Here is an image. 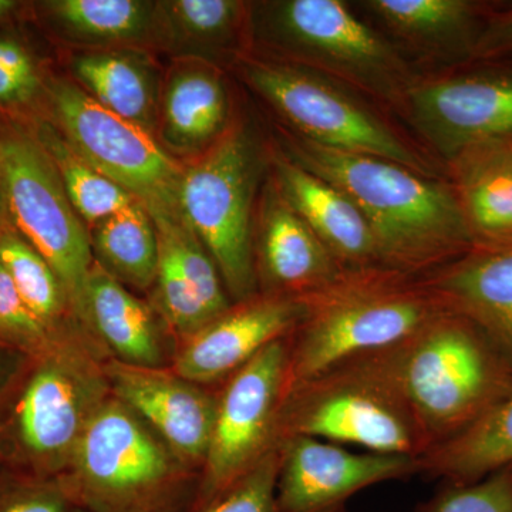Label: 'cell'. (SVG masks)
Listing matches in <instances>:
<instances>
[{
    "mask_svg": "<svg viewBox=\"0 0 512 512\" xmlns=\"http://www.w3.org/2000/svg\"><path fill=\"white\" fill-rule=\"evenodd\" d=\"M293 163L355 202L375 235L380 266L423 278L477 244L454 190L384 158L289 140Z\"/></svg>",
    "mask_w": 512,
    "mask_h": 512,
    "instance_id": "1",
    "label": "cell"
},
{
    "mask_svg": "<svg viewBox=\"0 0 512 512\" xmlns=\"http://www.w3.org/2000/svg\"><path fill=\"white\" fill-rule=\"evenodd\" d=\"M302 301L286 338V393L353 357L399 345L444 313L419 278L383 266L345 271Z\"/></svg>",
    "mask_w": 512,
    "mask_h": 512,
    "instance_id": "2",
    "label": "cell"
},
{
    "mask_svg": "<svg viewBox=\"0 0 512 512\" xmlns=\"http://www.w3.org/2000/svg\"><path fill=\"white\" fill-rule=\"evenodd\" d=\"M59 480L86 512H191L201 473L111 393Z\"/></svg>",
    "mask_w": 512,
    "mask_h": 512,
    "instance_id": "3",
    "label": "cell"
},
{
    "mask_svg": "<svg viewBox=\"0 0 512 512\" xmlns=\"http://www.w3.org/2000/svg\"><path fill=\"white\" fill-rule=\"evenodd\" d=\"M387 355L429 450L467 429L512 384L510 363L453 313H441Z\"/></svg>",
    "mask_w": 512,
    "mask_h": 512,
    "instance_id": "4",
    "label": "cell"
},
{
    "mask_svg": "<svg viewBox=\"0 0 512 512\" xmlns=\"http://www.w3.org/2000/svg\"><path fill=\"white\" fill-rule=\"evenodd\" d=\"M104 363L73 348L26 360L0 406V457L9 470L62 476L94 414L110 397Z\"/></svg>",
    "mask_w": 512,
    "mask_h": 512,
    "instance_id": "5",
    "label": "cell"
},
{
    "mask_svg": "<svg viewBox=\"0 0 512 512\" xmlns=\"http://www.w3.org/2000/svg\"><path fill=\"white\" fill-rule=\"evenodd\" d=\"M295 436L417 460L429 450L387 349L353 357L289 390L279 413L278 441Z\"/></svg>",
    "mask_w": 512,
    "mask_h": 512,
    "instance_id": "6",
    "label": "cell"
},
{
    "mask_svg": "<svg viewBox=\"0 0 512 512\" xmlns=\"http://www.w3.org/2000/svg\"><path fill=\"white\" fill-rule=\"evenodd\" d=\"M248 28L279 62L348 83L390 103L406 99V64L339 0H279L249 6Z\"/></svg>",
    "mask_w": 512,
    "mask_h": 512,
    "instance_id": "7",
    "label": "cell"
},
{
    "mask_svg": "<svg viewBox=\"0 0 512 512\" xmlns=\"http://www.w3.org/2000/svg\"><path fill=\"white\" fill-rule=\"evenodd\" d=\"M259 165L254 141L234 126L184 165L178 191L181 215L214 259L232 303L259 293L252 224Z\"/></svg>",
    "mask_w": 512,
    "mask_h": 512,
    "instance_id": "8",
    "label": "cell"
},
{
    "mask_svg": "<svg viewBox=\"0 0 512 512\" xmlns=\"http://www.w3.org/2000/svg\"><path fill=\"white\" fill-rule=\"evenodd\" d=\"M0 177L9 224L52 266L86 328L84 295L94 264L90 232L67 198L52 158L36 137L2 133Z\"/></svg>",
    "mask_w": 512,
    "mask_h": 512,
    "instance_id": "9",
    "label": "cell"
},
{
    "mask_svg": "<svg viewBox=\"0 0 512 512\" xmlns=\"http://www.w3.org/2000/svg\"><path fill=\"white\" fill-rule=\"evenodd\" d=\"M245 82L293 128L322 147L384 158L431 177L420 158L384 121L329 77L279 60L244 59Z\"/></svg>",
    "mask_w": 512,
    "mask_h": 512,
    "instance_id": "10",
    "label": "cell"
},
{
    "mask_svg": "<svg viewBox=\"0 0 512 512\" xmlns=\"http://www.w3.org/2000/svg\"><path fill=\"white\" fill-rule=\"evenodd\" d=\"M47 92L60 134L87 164L133 195L151 218L181 215L184 164L153 134L104 109L73 80H52Z\"/></svg>",
    "mask_w": 512,
    "mask_h": 512,
    "instance_id": "11",
    "label": "cell"
},
{
    "mask_svg": "<svg viewBox=\"0 0 512 512\" xmlns=\"http://www.w3.org/2000/svg\"><path fill=\"white\" fill-rule=\"evenodd\" d=\"M286 370L288 342L284 338L221 384L192 510L227 490L279 446L278 419L286 394Z\"/></svg>",
    "mask_w": 512,
    "mask_h": 512,
    "instance_id": "12",
    "label": "cell"
},
{
    "mask_svg": "<svg viewBox=\"0 0 512 512\" xmlns=\"http://www.w3.org/2000/svg\"><path fill=\"white\" fill-rule=\"evenodd\" d=\"M276 483L279 512H346L360 491L420 474L419 460L394 454L352 453L339 444L288 437Z\"/></svg>",
    "mask_w": 512,
    "mask_h": 512,
    "instance_id": "13",
    "label": "cell"
},
{
    "mask_svg": "<svg viewBox=\"0 0 512 512\" xmlns=\"http://www.w3.org/2000/svg\"><path fill=\"white\" fill-rule=\"evenodd\" d=\"M414 126L443 156L512 138V74L476 73L412 84L404 99Z\"/></svg>",
    "mask_w": 512,
    "mask_h": 512,
    "instance_id": "14",
    "label": "cell"
},
{
    "mask_svg": "<svg viewBox=\"0 0 512 512\" xmlns=\"http://www.w3.org/2000/svg\"><path fill=\"white\" fill-rule=\"evenodd\" d=\"M110 390L138 414L175 454L201 473L210 446L220 386H205L173 369H147L107 360Z\"/></svg>",
    "mask_w": 512,
    "mask_h": 512,
    "instance_id": "15",
    "label": "cell"
},
{
    "mask_svg": "<svg viewBox=\"0 0 512 512\" xmlns=\"http://www.w3.org/2000/svg\"><path fill=\"white\" fill-rule=\"evenodd\" d=\"M303 315L302 299L258 293L178 342L171 369L185 379L221 386L269 345L288 338Z\"/></svg>",
    "mask_w": 512,
    "mask_h": 512,
    "instance_id": "16",
    "label": "cell"
},
{
    "mask_svg": "<svg viewBox=\"0 0 512 512\" xmlns=\"http://www.w3.org/2000/svg\"><path fill=\"white\" fill-rule=\"evenodd\" d=\"M419 279L444 312L476 326L512 366V239L478 241Z\"/></svg>",
    "mask_w": 512,
    "mask_h": 512,
    "instance_id": "17",
    "label": "cell"
},
{
    "mask_svg": "<svg viewBox=\"0 0 512 512\" xmlns=\"http://www.w3.org/2000/svg\"><path fill=\"white\" fill-rule=\"evenodd\" d=\"M259 293L305 299L345 272L284 195L268 187L254 234Z\"/></svg>",
    "mask_w": 512,
    "mask_h": 512,
    "instance_id": "18",
    "label": "cell"
},
{
    "mask_svg": "<svg viewBox=\"0 0 512 512\" xmlns=\"http://www.w3.org/2000/svg\"><path fill=\"white\" fill-rule=\"evenodd\" d=\"M84 322L110 360L171 369L177 336L150 301L138 298L94 262L84 295Z\"/></svg>",
    "mask_w": 512,
    "mask_h": 512,
    "instance_id": "19",
    "label": "cell"
},
{
    "mask_svg": "<svg viewBox=\"0 0 512 512\" xmlns=\"http://www.w3.org/2000/svg\"><path fill=\"white\" fill-rule=\"evenodd\" d=\"M228 93L215 64L180 59L164 76L156 138L170 156H202L228 130Z\"/></svg>",
    "mask_w": 512,
    "mask_h": 512,
    "instance_id": "20",
    "label": "cell"
},
{
    "mask_svg": "<svg viewBox=\"0 0 512 512\" xmlns=\"http://www.w3.org/2000/svg\"><path fill=\"white\" fill-rule=\"evenodd\" d=\"M275 171L278 190L345 271L380 266L372 228L345 192L288 157Z\"/></svg>",
    "mask_w": 512,
    "mask_h": 512,
    "instance_id": "21",
    "label": "cell"
},
{
    "mask_svg": "<svg viewBox=\"0 0 512 512\" xmlns=\"http://www.w3.org/2000/svg\"><path fill=\"white\" fill-rule=\"evenodd\" d=\"M70 67L73 82L100 106L156 137L164 76L147 49H87Z\"/></svg>",
    "mask_w": 512,
    "mask_h": 512,
    "instance_id": "22",
    "label": "cell"
},
{
    "mask_svg": "<svg viewBox=\"0 0 512 512\" xmlns=\"http://www.w3.org/2000/svg\"><path fill=\"white\" fill-rule=\"evenodd\" d=\"M0 265L30 312L60 345L83 350L101 362L110 360L106 350L77 318L52 266L9 222L0 228Z\"/></svg>",
    "mask_w": 512,
    "mask_h": 512,
    "instance_id": "23",
    "label": "cell"
},
{
    "mask_svg": "<svg viewBox=\"0 0 512 512\" xmlns=\"http://www.w3.org/2000/svg\"><path fill=\"white\" fill-rule=\"evenodd\" d=\"M450 161L454 192L477 242L512 239V138L484 141Z\"/></svg>",
    "mask_w": 512,
    "mask_h": 512,
    "instance_id": "24",
    "label": "cell"
},
{
    "mask_svg": "<svg viewBox=\"0 0 512 512\" xmlns=\"http://www.w3.org/2000/svg\"><path fill=\"white\" fill-rule=\"evenodd\" d=\"M420 474L471 484L512 467V384L467 429L419 458Z\"/></svg>",
    "mask_w": 512,
    "mask_h": 512,
    "instance_id": "25",
    "label": "cell"
},
{
    "mask_svg": "<svg viewBox=\"0 0 512 512\" xmlns=\"http://www.w3.org/2000/svg\"><path fill=\"white\" fill-rule=\"evenodd\" d=\"M46 18L69 42L89 49L156 46L157 2L144 0H53Z\"/></svg>",
    "mask_w": 512,
    "mask_h": 512,
    "instance_id": "26",
    "label": "cell"
},
{
    "mask_svg": "<svg viewBox=\"0 0 512 512\" xmlns=\"http://www.w3.org/2000/svg\"><path fill=\"white\" fill-rule=\"evenodd\" d=\"M156 46L180 59L214 64L234 53L249 6L237 0L157 2Z\"/></svg>",
    "mask_w": 512,
    "mask_h": 512,
    "instance_id": "27",
    "label": "cell"
},
{
    "mask_svg": "<svg viewBox=\"0 0 512 512\" xmlns=\"http://www.w3.org/2000/svg\"><path fill=\"white\" fill-rule=\"evenodd\" d=\"M94 262L130 291L150 293L158 271L156 224L141 202L134 201L89 228Z\"/></svg>",
    "mask_w": 512,
    "mask_h": 512,
    "instance_id": "28",
    "label": "cell"
},
{
    "mask_svg": "<svg viewBox=\"0 0 512 512\" xmlns=\"http://www.w3.org/2000/svg\"><path fill=\"white\" fill-rule=\"evenodd\" d=\"M35 137L52 158L67 198L72 202L74 211L86 222L87 228H92L136 201L119 184L87 164L67 144L60 131H55L49 124L37 128Z\"/></svg>",
    "mask_w": 512,
    "mask_h": 512,
    "instance_id": "29",
    "label": "cell"
},
{
    "mask_svg": "<svg viewBox=\"0 0 512 512\" xmlns=\"http://www.w3.org/2000/svg\"><path fill=\"white\" fill-rule=\"evenodd\" d=\"M363 6L394 35L431 53L457 42L471 20L464 0H369Z\"/></svg>",
    "mask_w": 512,
    "mask_h": 512,
    "instance_id": "30",
    "label": "cell"
},
{
    "mask_svg": "<svg viewBox=\"0 0 512 512\" xmlns=\"http://www.w3.org/2000/svg\"><path fill=\"white\" fill-rule=\"evenodd\" d=\"M0 346L33 359L46 355L60 345L30 312L8 272L0 265ZM74 349V348H73Z\"/></svg>",
    "mask_w": 512,
    "mask_h": 512,
    "instance_id": "31",
    "label": "cell"
},
{
    "mask_svg": "<svg viewBox=\"0 0 512 512\" xmlns=\"http://www.w3.org/2000/svg\"><path fill=\"white\" fill-rule=\"evenodd\" d=\"M281 456V446L275 447L244 477L191 512H279L276 483Z\"/></svg>",
    "mask_w": 512,
    "mask_h": 512,
    "instance_id": "32",
    "label": "cell"
},
{
    "mask_svg": "<svg viewBox=\"0 0 512 512\" xmlns=\"http://www.w3.org/2000/svg\"><path fill=\"white\" fill-rule=\"evenodd\" d=\"M447 485L416 512H512V467L476 483Z\"/></svg>",
    "mask_w": 512,
    "mask_h": 512,
    "instance_id": "33",
    "label": "cell"
},
{
    "mask_svg": "<svg viewBox=\"0 0 512 512\" xmlns=\"http://www.w3.org/2000/svg\"><path fill=\"white\" fill-rule=\"evenodd\" d=\"M59 478L0 471V512H76Z\"/></svg>",
    "mask_w": 512,
    "mask_h": 512,
    "instance_id": "34",
    "label": "cell"
},
{
    "mask_svg": "<svg viewBox=\"0 0 512 512\" xmlns=\"http://www.w3.org/2000/svg\"><path fill=\"white\" fill-rule=\"evenodd\" d=\"M40 90L39 70L29 50L12 37L0 36V107L20 110Z\"/></svg>",
    "mask_w": 512,
    "mask_h": 512,
    "instance_id": "35",
    "label": "cell"
},
{
    "mask_svg": "<svg viewBox=\"0 0 512 512\" xmlns=\"http://www.w3.org/2000/svg\"><path fill=\"white\" fill-rule=\"evenodd\" d=\"M471 53L477 57L512 55V9L490 20L474 40Z\"/></svg>",
    "mask_w": 512,
    "mask_h": 512,
    "instance_id": "36",
    "label": "cell"
},
{
    "mask_svg": "<svg viewBox=\"0 0 512 512\" xmlns=\"http://www.w3.org/2000/svg\"><path fill=\"white\" fill-rule=\"evenodd\" d=\"M28 357L0 346V406Z\"/></svg>",
    "mask_w": 512,
    "mask_h": 512,
    "instance_id": "37",
    "label": "cell"
},
{
    "mask_svg": "<svg viewBox=\"0 0 512 512\" xmlns=\"http://www.w3.org/2000/svg\"><path fill=\"white\" fill-rule=\"evenodd\" d=\"M18 8V2L13 0H0V22L9 18L13 12Z\"/></svg>",
    "mask_w": 512,
    "mask_h": 512,
    "instance_id": "38",
    "label": "cell"
},
{
    "mask_svg": "<svg viewBox=\"0 0 512 512\" xmlns=\"http://www.w3.org/2000/svg\"><path fill=\"white\" fill-rule=\"evenodd\" d=\"M8 224V214H6L5 192H3L2 177H0V228Z\"/></svg>",
    "mask_w": 512,
    "mask_h": 512,
    "instance_id": "39",
    "label": "cell"
},
{
    "mask_svg": "<svg viewBox=\"0 0 512 512\" xmlns=\"http://www.w3.org/2000/svg\"><path fill=\"white\" fill-rule=\"evenodd\" d=\"M2 467H3V461H2V457H0V471H2Z\"/></svg>",
    "mask_w": 512,
    "mask_h": 512,
    "instance_id": "40",
    "label": "cell"
},
{
    "mask_svg": "<svg viewBox=\"0 0 512 512\" xmlns=\"http://www.w3.org/2000/svg\"><path fill=\"white\" fill-rule=\"evenodd\" d=\"M76 512H86V511H83V510H80V508H77Z\"/></svg>",
    "mask_w": 512,
    "mask_h": 512,
    "instance_id": "41",
    "label": "cell"
}]
</instances>
